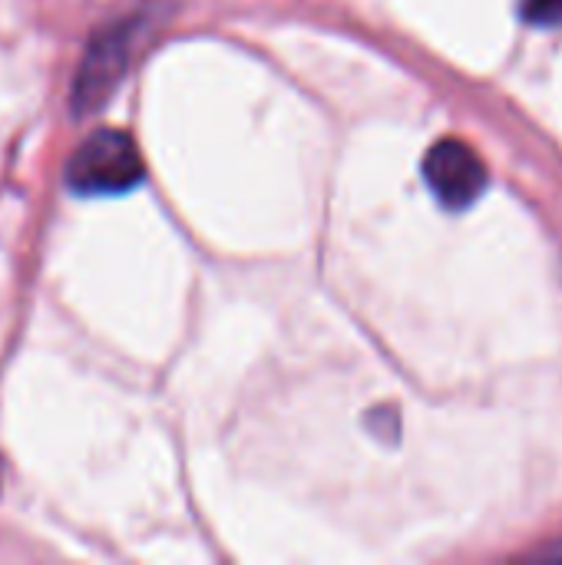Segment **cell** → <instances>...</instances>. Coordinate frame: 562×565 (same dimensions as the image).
<instances>
[{"instance_id": "cell-1", "label": "cell", "mask_w": 562, "mask_h": 565, "mask_svg": "<svg viewBox=\"0 0 562 565\" xmlns=\"http://www.w3.org/2000/svg\"><path fill=\"white\" fill-rule=\"evenodd\" d=\"M146 175L136 139L123 129H96L66 162V185L76 195H123Z\"/></svg>"}, {"instance_id": "cell-2", "label": "cell", "mask_w": 562, "mask_h": 565, "mask_svg": "<svg viewBox=\"0 0 562 565\" xmlns=\"http://www.w3.org/2000/svg\"><path fill=\"white\" fill-rule=\"evenodd\" d=\"M142 33H146V20L126 17V20L109 23L106 30H99L89 40V50L76 70V79H73V109L79 116L103 106L113 96L116 83L129 70L132 50H136Z\"/></svg>"}, {"instance_id": "cell-3", "label": "cell", "mask_w": 562, "mask_h": 565, "mask_svg": "<svg viewBox=\"0 0 562 565\" xmlns=\"http://www.w3.org/2000/svg\"><path fill=\"white\" fill-rule=\"evenodd\" d=\"M424 182L444 209H467L487 189V166L464 139H437L424 156Z\"/></svg>"}, {"instance_id": "cell-4", "label": "cell", "mask_w": 562, "mask_h": 565, "mask_svg": "<svg viewBox=\"0 0 562 565\" xmlns=\"http://www.w3.org/2000/svg\"><path fill=\"white\" fill-rule=\"evenodd\" d=\"M520 13L537 26H556L562 23V0H520Z\"/></svg>"}, {"instance_id": "cell-5", "label": "cell", "mask_w": 562, "mask_h": 565, "mask_svg": "<svg viewBox=\"0 0 562 565\" xmlns=\"http://www.w3.org/2000/svg\"><path fill=\"white\" fill-rule=\"evenodd\" d=\"M543 556H553V559H562V546H553L550 553H543Z\"/></svg>"}]
</instances>
